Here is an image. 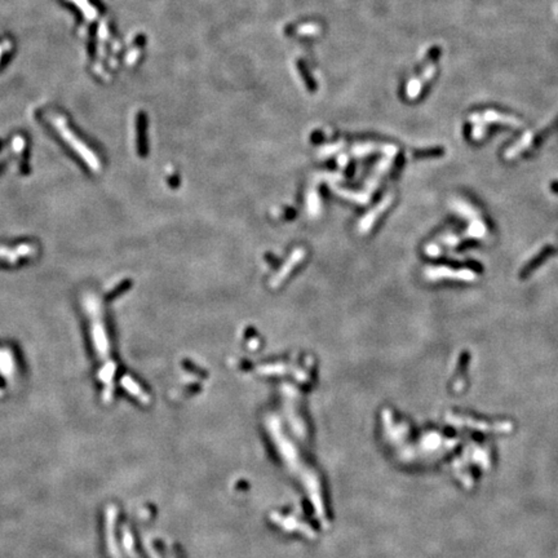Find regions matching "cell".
<instances>
[{
  "label": "cell",
  "instance_id": "cell-1",
  "mask_svg": "<svg viewBox=\"0 0 558 558\" xmlns=\"http://www.w3.org/2000/svg\"><path fill=\"white\" fill-rule=\"evenodd\" d=\"M88 300H90V305L87 307V309H88L93 345H94V349H96L98 357L107 358L110 354V342H109L106 326H105V319L102 318V313H101L100 304L94 297H91Z\"/></svg>",
  "mask_w": 558,
  "mask_h": 558
},
{
  "label": "cell",
  "instance_id": "cell-2",
  "mask_svg": "<svg viewBox=\"0 0 558 558\" xmlns=\"http://www.w3.org/2000/svg\"><path fill=\"white\" fill-rule=\"evenodd\" d=\"M52 123L55 124L56 131L59 132L60 136L65 140L66 144L69 145L71 149H74V152L79 155L80 158L84 159V162L88 164V167H90L92 171H98V169H100V162H98V159H97V156L94 155V153L91 152L90 149L84 145V142H82L79 138L76 137L75 133L70 129L69 125H67V123H66V121L63 118L61 117L53 118V122H52Z\"/></svg>",
  "mask_w": 558,
  "mask_h": 558
}]
</instances>
